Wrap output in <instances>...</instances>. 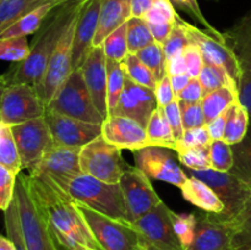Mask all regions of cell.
I'll return each instance as SVG.
<instances>
[{"instance_id":"cell-1","label":"cell","mask_w":251,"mask_h":250,"mask_svg":"<svg viewBox=\"0 0 251 250\" xmlns=\"http://www.w3.org/2000/svg\"><path fill=\"white\" fill-rule=\"evenodd\" d=\"M27 180L59 250H103L68 193L46 176L29 174Z\"/></svg>"},{"instance_id":"cell-2","label":"cell","mask_w":251,"mask_h":250,"mask_svg":"<svg viewBox=\"0 0 251 250\" xmlns=\"http://www.w3.org/2000/svg\"><path fill=\"white\" fill-rule=\"evenodd\" d=\"M90 0H69L49 14L31 44V53L24 61L12 65L1 77V86L27 83L36 87L41 81L51 54L71 20Z\"/></svg>"},{"instance_id":"cell-3","label":"cell","mask_w":251,"mask_h":250,"mask_svg":"<svg viewBox=\"0 0 251 250\" xmlns=\"http://www.w3.org/2000/svg\"><path fill=\"white\" fill-rule=\"evenodd\" d=\"M60 188L76 202L112 218L127 221L124 196L119 184H108L81 173Z\"/></svg>"},{"instance_id":"cell-4","label":"cell","mask_w":251,"mask_h":250,"mask_svg":"<svg viewBox=\"0 0 251 250\" xmlns=\"http://www.w3.org/2000/svg\"><path fill=\"white\" fill-rule=\"evenodd\" d=\"M76 206L103 250H149L151 247L129 221L112 218L80 202Z\"/></svg>"},{"instance_id":"cell-5","label":"cell","mask_w":251,"mask_h":250,"mask_svg":"<svg viewBox=\"0 0 251 250\" xmlns=\"http://www.w3.org/2000/svg\"><path fill=\"white\" fill-rule=\"evenodd\" d=\"M47 109L92 124L102 125L104 122L91 97L81 69L73 70L48 103Z\"/></svg>"},{"instance_id":"cell-6","label":"cell","mask_w":251,"mask_h":250,"mask_svg":"<svg viewBox=\"0 0 251 250\" xmlns=\"http://www.w3.org/2000/svg\"><path fill=\"white\" fill-rule=\"evenodd\" d=\"M15 199L27 250H59L28 186L27 175H17Z\"/></svg>"},{"instance_id":"cell-7","label":"cell","mask_w":251,"mask_h":250,"mask_svg":"<svg viewBox=\"0 0 251 250\" xmlns=\"http://www.w3.org/2000/svg\"><path fill=\"white\" fill-rule=\"evenodd\" d=\"M80 166L83 174L108 184H119L125 172L130 168L122 156V150L96 137L80 150Z\"/></svg>"},{"instance_id":"cell-8","label":"cell","mask_w":251,"mask_h":250,"mask_svg":"<svg viewBox=\"0 0 251 250\" xmlns=\"http://www.w3.org/2000/svg\"><path fill=\"white\" fill-rule=\"evenodd\" d=\"M191 176L205 181L215 190L225 205V211L218 213L227 221H233L242 215L251 203V185L238 178L232 172H218L215 169L191 171Z\"/></svg>"},{"instance_id":"cell-9","label":"cell","mask_w":251,"mask_h":250,"mask_svg":"<svg viewBox=\"0 0 251 250\" xmlns=\"http://www.w3.org/2000/svg\"><path fill=\"white\" fill-rule=\"evenodd\" d=\"M82 12V11H81ZM74 17L70 24L68 25L66 29L64 31L63 36L59 39L53 54H51L49 63L47 65L46 71L42 76L41 81L36 86L39 97L43 100L46 107L56 91L60 88L66 81V78L73 73V49H74V38H75L76 25H77L78 17Z\"/></svg>"},{"instance_id":"cell-10","label":"cell","mask_w":251,"mask_h":250,"mask_svg":"<svg viewBox=\"0 0 251 250\" xmlns=\"http://www.w3.org/2000/svg\"><path fill=\"white\" fill-rule=\"evenodd\" d=\"M47 107L36 87L27 83L1 86L0 123L14 126L44 117Z\"/></svg>"},{"instance_id":"cell-11","label":"cell","mask_w":251,"mask_h":250,"mask_svg":"<svg viewBox=\"0 0 251 250\" xmlns=\"http://www.w3.org/2000/svg\"><path fill=\"white\" fill-rule=\"evenodd\" d=\"M176 20L188 32L190 41L200 48L205 63L225 69L239 86V81L244 70L226 37L223 36V38H217L213 34L186 22L179 15L176 16Z\"/></svg>"},{"instance_id":"cell-12","label":"cell","mask_w":251,"mask_h":250,"mask_svg":"<svg viewBox=\"0 0 251 250\" xmlns=\"http://www.w3.org/2000/svg\"><path fill=\"white\" fill-rule=\"evenodd\" d=\"M20 157L22 169H34L44 154L54 146L53 136L46 118L28 120L11 126Z\"/></svg>"},{"instance_id":"cell-13","label":"cell","mask_w":251,"mask_h":250,"mask_svg":"<svg viewBox=\"0 0 251 250\" xmlns=\"http://www.w3.org/2000/svg\"><path fill=\"white\" fill-rule=\"evenodd\" d=\"M126 207L127 221L134 222L162 202L150 178L135 167H130L119 181Z\"/></svg>"},{"instance_id":"cell-14","label":"cell","mask_w":251,"mask_h":250,"mask_svg":"<svg viewBox=\"0 0 251 250\" xmlns=\"http://www.w3.org/2000/svg\"><path fill=\"white\" fill-rule=\"evenodd\" d=\"M173 150L159 146H149L137 150L134 153L135 164L150 179L166 181L180 188L189 176L180 168L172 154Z\"/></svg>"},{"instance_id":"cell-15","label":"cell","mask_w":251,"mask_h":250,"mask_svg":"<svg viewBox=\"0 0 251 250\" xmlns=\"http://www.w3.org/2000/svg\"><path fill=\"white\" fill-rule=\"evenodd\" d=\"M131 225L157 250H185L174 232L171 208L163 201Z\"/></svg>"},{"instance_id":"cell-16","label":"cell","mask_w":251,"mask_h":250,"mask_svg":"<svg viewBox=\"0 0 251 250\" xmlns=\"http://www.w3.org/2000/svg\"><path fill=\"white\" fill-rule=\"evenodd\" d=\"M44 118L56 146L81 149L102 135V125L66 117L49 109L46 110Z\"/></svg>"},{"instance_id":"cell-17","label":"cell","mask_w":251,"mask_h":250,"mask_svg":"<svg viewBox=\"0 0 251 250\" xmlns=\"http://www.w3.org/2000/svg\"><path fill=\"white\" fill-rule=\"evenodd\" d=\"M80 150L54 145L29 174L46 176L51 179L56 185L63 186L66 181L82 173L80 166Z\"/></svg>"},{"instance_id":"cell-18","label":"cell","mask_w":251,"mask_h":250,"mask_svg":"<svg viewBox=\"0 0 251 250\" xmlns=\"http://www.w3.org/2000/svg\"><path fill=\"white\" fill-rule=\"evenodd\" d=\"M186 250H234L232 222L218 213L198 215L194 240Z\"/></svg>"},{"instance_id":"cell-19","label":"cell","mask_w":251,"mask_h":250,"mask_svg":"<svg viewBox=\"0 0 251 250\" xmlns=\"http://www.w3.org/2000/svg\"><path fill=\"white\" fill-rule=\"evenodd\" d=\"M158 107L154 90L137 85L126 77L119 102L109 115L130 118L146 127L150 118Z\"/></svg>"},{"instance_id":"cell-20","label":"cell","mask_w":251,"mask_h":250,"mask_svg":"<svg viewBox=\"0 0 251 250\" xmlns=\"http://www.w3.org/2000/svg\"><path fill=\"white\" fill-rule=\"evenodd\" d=\"M102 136L105 141L120 150H137L152 146L146 127L134 119L120 115H109L102 124Z\"/></svg>"},{"instance_id":"cell-21","label":"cell","mask_w":251,"mask_h":250,"mask_svg":"<svg viewBox=\"0 0 251 250\" xmlns=\"http://www.w3.org/2000/svg\"><path fill=\"white\" fill-rule=\"evenodd\" d=\"M90 95L96 108L104 120L109 115L108 109V70L107 56L102 46L93 47L81 68Z\"/></svg>"},{"instance_id":"cell-22","label":"cell","mask_w":251,"mask_h":250,"mask_svg":"<svg viewBox=\"0 0 251 250\" xmlns=\"http://www.w3.org/2000/svg\"><path fill=\"white\" fill-rule=\"evenodd\" d=\"M103 0H90L76 25L75 38H74L73 49V69L82 68L86 58L93 48V41L97 34L98 24H100V9Z\"/></svg>"},{"instance_id":"cell-23","label":"cell","mask_w":251,"mask_h":250,"mask_svg":"<svg viewBox=\"0 0 251 250\" xmlns=\"http://www.w3.org/2000/svg\"><path fill=\"white\" fill-rule=\"evenodd\" d=\"M131 17V0H103L93 47L102 46L113 31L126 24Z\"/></svg>"},{"instance_id":"cell-24","label":"cell","mask_w":251,"mask_h":250,"mask_svg":"<svg viewBox=\"0 0 251 250\" xmlns=\"http://www.w3.org/2000/svg\"><path fill=\"white\" fill-rule=\"evenodd\" d=\"M179 189L186 201L205 212L222 213L225 211V205L215 190L200 179L190 176Z\"/></svg>"},{"instance_id":"cell-25","label":"cell","mask_w":251,"mask_h":250,"mask_svg":"<svg viewBox=\"0 0 251 250\" xmlns=\"http://www.w3.org/2000/svg\"><path fill=\"white\" fill-rule=\"evenodd\" d=\"M225 37L234 50L243 70L251 73V15L247 14L239 20Z\"/></svg>"},{"instance_id":"cell-26","label":"cell","mask_w":251,"mask_h":250,"mask_svg":"<svg viewBox=\"0 0 251 250\" xmlns=\"http://www.w3.org/2000/svg\"><path fill=\"white\" fill-rule=\"evenodd\" d=\"M56 6H59V5L50 0V1L46 2L42 6L37 7L33 11L28 12V14L22 16L20 20H17L9 28L0 32V39L12 38V37H27L28 34L36 33V32L39 31V28L44 24L49 14Z\"/></svg>"},{"instance_id":"cell-27","label":"cell","mask_w":251,"mask_h":250,"mask_svg":"<svg viewBox=\"0 0 251 250\" xmlns=\"http://www.w3.org/2000/svg\"><path fill=\"white\" fill-rule=\"evenodd\" d=\"M146 131L152 146L166 147L174 151L176 141L174 140L173 131H172L163 107H158L154 110L147 123Z\"/></svg>"},{"instance_id":"cell-28","label":"cell","mask_w":251,"mask_h":250,"mask_svg":"<svg viewBox=\"0 0 251 250\" xmlns=\"http://www.w3.org/2000/svg\"><path fill=\"white\" fill-rule=\"evenodd\" d=\"M238 100H239V93L228 87L217 88L203 96L201 104L205 113L206 124L227 112Z\"/></svg>"},{"instance_id":"cell-29","label":"cell","mask_w":251,"mask_h":250,"mask_svg":"<svg viewBox=\"0 0 251 250\" xmlns=\"http://www.w3.org/2000/svg\"><path fill=\"white\" fill-rule=\"evenodd\" d=\"M250 114L240 100L232 105L227 112V125H226L223 140L229 145H235L242 141L247 135L250 125Z\"/></svg>"},{"instance_id":"cell-30","label":"cell","mask_w":251,"mask_h":250,"mask_svg":"<svg viewBox=\"0 0 251 250\" xmlns=\"http://www.w3.org/2000/svg\"><path fill=\"white\" fill-rule=\"evenodd\" d=\"M50 0H0V32Z\"/></svg>"},{"instance_id":"cell-31","label":"cell","mask_w":251,"mask_h":250,"mask_svg":"<svg viewBox=\"0 0 251 250\" xmlns=\"http://www.w3.org/2000/svg\"><path fill=\"white\" fill-rule=\"evenodd\" d=\"M0 166L19 175L22 171L21 157L10 125L0 123Z\"/></svg>"},{"instance_id":"cell-32","label":"cell","mask_w":251,"mask_h":250,"mask_svg":"<svg viewBox=\"0 0 251 250\" xmlns=\"http://www.w3.org/2000/svg\"><path fill=\"white\" fill-rule=\"evenodd\" d=\"M201 85L203 88V96L221 87H228L234 92L239 93V86L234 78L220 66L205 63L200 75H199Z\"/></svg>"},{"instance_id":"cell-33","label":"cell","mask_w":251,"mask_h":250,"mask_svg":"<svg viewBox=\"0 0 251 250\" xmlns=\"http://www.w3.org/2000/svg\"><path fill=\"white\" fill-rule=\"evenodd\" d=\"M234 164L232 173L251 185V120L247 135L238 144L232 145Z\"/></svg>"},{"instance_id":"cell-34","label":"cell","mask_w":251,"mask_h":250,"mask_svg":"<svg viewBox=\"0 0 251 250\" xmlns=\"http://www.w3.org/2000/svg\"><path fill=\"white\" fill-rule=\"evenodd\" d=\"M122 66L126 77L132 82L151 88V90H156L158 81L154 77L153 73L142 63V60L136 54H127L126 58L122 61Z\"/></svg>"},{"instance_id":"cell-35","label":"cell","mask_w":251,"mask_h":250,"mask_svg":"<svg viewBox=\"0 0 251 250\" xmlns=\"http://www.w3.org/2000/svg\"><path fill=\"white\" fill-rule=\"evenodd\" d=\"M154 39L151 33L149 24L142 17H131L127 21V44L129 53L137 54L140 50L146 48Z\"/></svg>"},{"instance_id":"cell-36","label":"cell","mask_w":251,"mask_h":250,"mask_svg":"<svg viewBox=\"0 0 251 250\" xmlns=\"http://www.w3.org/2000/svg\"><path fill=\"white\" fill-rule=\"evenodd\" d=\"M181 164L191 171H205L212 168L210 146L181 147L176 150Z\"/></svg>"},{"instance_id":"cell-37","label":"cell","mask_w":251,"mask_h":250,"mask_svg":"<svg viewBox=\"0 0 251 250\" xmlns=\"http://www.w3.org/2000/svg\"><path fill=\"white\" fill-rule=\"evenodd\" d=\"M102 48L104 50L107 59L122 63L129 54V44H127V22L122 25L119 28L113 31L107 38L103 41Z\"/></svg>"},{"instance_id":"cell-38","label":"cell","mask_w":251,"mask_h":250,"mask_svg":"<svg viewBox=\"0 0 251 250\" xmlns=\"http://www.w3.org/2000/svg\"><path fill=\"white\" fill-rule=\"evenodd\" d=\"M107 70H108V109L109 114L120 100L123 91L125 87L126 75L123 70L122 63L115 60L107 59Z\"/></svg>"},{"instance_id":"cell-39","label":"cell","mask_w":251,"mask_h":250,"mask_svg":"<svg viewBox=\"0 0 251 250\" xmlns=\"http://www.w3.org/2000/svg\"><path fill=\"white\" fill-rule=\"evenodd\" d=\"M142 63L153 73L157 81H161L167 75V58L162 44L153 42L136 54Z\"/></svg>"},{"instance_id":"cell-40","label":"cell","mask_w":251,"mask_h":250,"mask_svg":"<svg viewBox=\"0 0 251 250\" xmlns=\"http://www.w3.org/2000/svg\"><path fill=\"white\" fill-rule=\"evenodd\" d=\"M171 218L174 232L184 249H188L194 240L198 216L195 213H176L171 210Z\"/></svg>"},{"instance_id":"cell-41","label":"cell","mask_w":251,"mask_h":250,"mask_svg":"<svg viewBox=\"0 0 251 250\" xmlns=\"http://www.w3.org/2000/svg\"><path fill=\"white\" fill-rule=\"evenodd\" d=\"M31 53V46L27 37H12L0 39V58L2 60L20 63L27 59Z\"/></svg>"},{"instance_id":"cell-42","label":"cell","mask_w":251,"mask_h":250,"mask_svg":"<svg viewBox=\"0 0 251 250\" xmlns=\"http://www.w3.org/2000/svg\"><path fill=\"white\" fill-rule=\"evenodd\" d=\"M230 222L234 250H251V203L242 215Z\"/></svg>"},{"instance_id":"cell-43","label":"cell","mask_w":251,"mask_h":250,"mask_svg":"<svg viewBox=\"0 0 251 250\" xmlns=\"http://www.w3.org/2000/svg\"><path fill=\"white\" fill-rule=\"evenodd\" d=\"M212 169L218 172H230L234 164L232 145L226 140H212L210 145Z\"/></svg>"},{"instance_id":"cell-44","label":"cell","mask_w":251,"mask_h":250,"mask_svg":"<svg viewBox=\"0 0 251 250\" xmlns=\"http://www.w3.org/2000/svg\"><path fill=\"white\" fill-rule=\"evenodd\" d=\"M190 43L191 41L188 32L185 31V28L176 20V24L174 26L173 31L169 34L167 41L162 44V48H163L164 54H166L167 61L171 60L174 56L179 55V54H183L184 49Z\"/></svg>"},{"instance_id":"cell-45","label":"cell","mask_w":251,"mask_h":250,"mask_svg":"<svg viewBox=\"0 0 251 250\" xmlns=\"http://www.w3.org/2000/svg\"><path fill=\"white\" fill-rule=\"evenodd\" d=\"M172 2V5L174 6V9L181 10V11L186 12L190 17H193L196 22L201 25L202 27H205V31L208 33L213 34L217 38H223L225 34L222 32H220L218 29H216L210 22L207 21L205 16H203L202 11L200 9V5H199L198 0H169Z\"/></svg>"},{"instance_id":"cell-46","label":"cell","mask_w":251,"mask_h":250,"mask_svg":"<svg viewBox=\"0 0 251 250\" xmlns=\"http://www.w3.org/2000/svg\"><path fill=\"white\" fill-rule=\"evenodd\" d=\"M176 16L178 14L169 0H158L142 19L147 24H176Z\"/></svg>"},{"instance_id":"cell-47","label":"cell","mask_w":251,"mask_h":250,"mask_svg":"<svg viewBox=\"0 0 251 250\" xmlns=\"http://www.w3.org/2000/svg\"><path fill=\"white\" fill-rule=\"evenodd\" d=\"M180 112L183 118L184 129H196V127L206 126V118L203 113L201 102H180Z\"/></svg>"},{"instance_id":"cell-48","label":"cell","mask_w":251,"mask_h":250,"mask_svg":"<svg viewBox=\"0 0 251 250\" xmlns=\"http://www.w3.org/2000/svg\"><path fill=\"white\" fill-rule=\"evenodd\" d=\"M16 180V174L0 166V207L2 211H6L15 199Z\"/></svg>"},{"instance_id":"cell-49","label":"cell","mask_w":251,"mask_h":250,"mask_svg":"<svg viewBox=\"0 0 251 250\" xmlns=\"http://www.w3.org/2000/svg\"><path fill=\"white\" fill-rule=\"evenodd\" d=\"M212 142V137H211L210 132H208L207 127L201 126L196 127V129H189L184 131L183 139L180 141L176 142V149H181V147H194V146H210Z\"/></svg>"},{"instance_id":"cell-50","label":"cell","mask_w":251,"mask_h":250,"mask_svg":"<svg viewBox=\"0 0 251 250\" xmlns=\"http://www.w3.org/2000/svg\"><path fill=\"white\" fill-rule=\"evenodd\" d=\"M183 55L184 59H185L186 69H188L189 75H190L191 77H199L203 65H205V60H203V56L200 48H199L195 43L191 42V43L184 49Z\"/></svg>"},{"instance_id":"cell-51","label":"cell","mask_w":251,"mask_h":250,"mask_svg":"<svg viewBox=\"0 0 251 250\" xmlns=\"http://www.w3.org/2000/svg\"><path fill=\"white\" fill-rule=\"evenodd\" d=\"M164 112H166L167 119H168L169 125L172 127V131H173L174 140L176 142L180 141L183 139V135L185 129H184L183 125V118H181V112H180V104H179V100L176 98L172 103H169L168 105L164 107Z\"/></svg>"},{"instance_id":"cell-52","label":"cell","mask_w":251,"mask_h":250,"mask_svg":"<svg viewBox=\"0 0 251 250\" xmlns=\"http://www.w3.org/2000/svg\"><path fill=\"white\" fill-rule=\"evenodd\" d=\"M154 93H156L157 102H158L159 107H166L169 103L173 102L176 100V93L173 91V86H172L171 81V75L167 74L161 81L157 82L156 90H154Z\"/></svg>"},{"instance_id":"cell-53","label":"cell","mask_w":251,"mask_h":250,"mask_svg":"<svg viewBox=\"0 0 251 250\" xmlns=\"http://www.w3.org/2000/svg\"><path fill=\"white\" fill-rule=\"evenodd\" d=\"M176 98L180 102H201L203 98V88L199 77H191L190 82L179 93V96Z\"/></svg>"},{"instance_id":"cell-54","label":"cell","mask_w":251,"mask_h":250,"mask_svg":"<svg viewBox=\"0 0 251 250\" xmlns=\"http://www.w3.org/2000/svg\"><path fill=\"white\" fill-rule=\"evenodd\" d=\"M239 100L249 112L251 118V73L244 71L239 81Z\"/></svg>"},{"instance_id":"cell-55","label":"cell","mask_w":251,"mask_h":250,"mask_svg":"<svg viewBox=\"0 0 251 250\" xmlns=\"http://www.w3.org/2000/svg\"><path fill=\"white\" fill-rule=\"evenodd\" d=\"M227 112L206 124V127H207L212 140H222L225 137L226 125H227Z\"/></svg>"},{"instance_id":"cell-56","label":"cell","mask_w":251,"mask_h":250,"mask_svg":"<svg viewBox=\"0 0 251 250\" xmlns=\"http://www.w3.org/2000/svg\"><path fill=\"white\" fill-rule=\"evenodd\" d=\"M176 24H149L154 42L163 44L173 31Z\"/></svg>"},{"instance_id":"cell-57","label":"cell","mask_w":251,"mask_h":250,"mask_svg":"<svg viewBox=\"0 0 251 250\" xmlns=\"http://www.w3.org/2000/svg\"><path fill=\"white\" fill-rule=\"evenodd\" d=\"M167 73L171 76L188 74V69H186L185 59H184L183 54H179V55L174 56L171 60L167 61Z\"/></svg>"},{"instance_id":"cell-58","label":"cell","mask_w":251,"mask_h":250,"mask_svg":"<svg viewBox=\"0 0 251 250\" xmlns=\"http://www.w3.org/2000/svg\"><path fill=\"white\" fill-rule=\"evenodd\" d=\"M158 0H131L132 17H144Z\"/></svg>"},{"instance_id":"cell-59","label":"cell","mask_w":251,"mask_h":250,"mask_svg":"<svg viewBox=\"0 0 251 250\" xmlns=\"http://www.w3.org/2000/svg\"><path fill=\"white\" fill-rule=\"evenodd\" d=\"M191 76L189 74H180V75H173L171 76L172 86H173V91L176 93V97H178L179 93L188 86L190 82Z\"/></svg>"},{"instance_id":"cell-60","label":"cell","mask_w":251,"mask_h":250,"mask_svg":"<svg viewBox=\"0 0 251 250\" xmlns=\"http://www.w3.org/2000/svg\"><path fill=\"white\" fill-rule=\"evenodd\" d=\"M0 250H17L14 240L10 239L9 237L1 235L0 237Z\"/></svg>"},{"instance_id":"cell-61","label":"cell","mask_w":251,"mask_h":250,"mask_svg":"<svg viewBox=\"0 0 251 250\" xmlns=\"http://www.w3.org/2000/svg\"><path fill=\"white\" fill-rule=\"evenodd\" d=\"M51 1H54L55 4H58V5H61V4H64V2L69 1V0H51Z\"/></svg>"},{"instance_id":"cell-62","label":"cell","mask_w":251,"mask_h":250,"mask_svg":"<svg viewBox=\"0 0 251 250\" xmlns=\"http://www.w3.org/2000/svg\"><path fill=\"white\" fill-rule=\"evenodd\" d=\"M149 250H157L156 249V248H153V247H152V245H151V247H150V249Z\"/></svg>"},{"instance_id":"cell-63","label":"cell","mask_w":251,"mask_h":250,"mask_svg":"<svg viewBox=\"0 0 251 250\" xmlns=\"http://www.w3.org/2000/svg\"><path fill=\"white\" fill-rule=\"evenodd\" d=\"M212 1H220V0H212Z\"/></svg>"},{"instance_id":"cell-64","label":"cell","mask_w":251,"mask_h":250,"mask_svg":"<svg viewBox=\"0 0 251 250\" xmlns=\"http://www.w3.org/2000/svg\"><path fill=\"white\" fill-rule=\"evenodd\" d=\"M249 14H250V15H251V11H250V12H249Z\"/></svg>"}]
</instances>
